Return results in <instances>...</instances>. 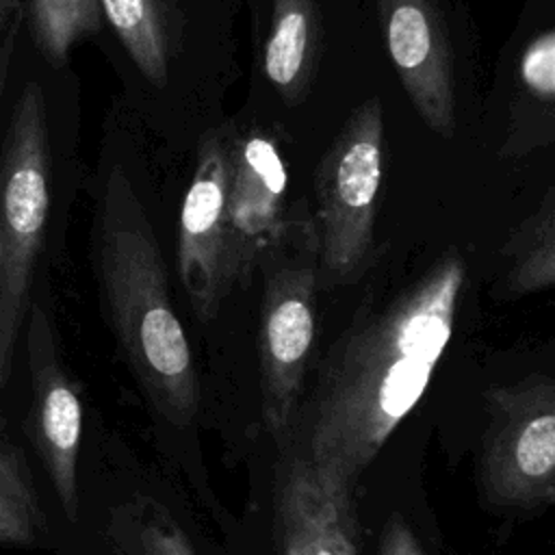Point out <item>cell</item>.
<instances>
[{
	"label": "cell",
	"instance_id": "ac0fdd59",
	"mask_svg": "<svg viewBox=\"0 0 555 555\" xmlns=\"http://www.w3.org/2000/svg\"><path fill=\"white\" fill-rule=\"evenodd\" d=\"M132 555H197L165 509L154 507L134 535Z\"/></svg>",
	"mask_w": 555,
	"mask_h": 555
},
{
	"label": "cell",
	"instance_id": "e0dca14e",
	"mask_svg": "<svg viewBox=\"0 0 555 555\" xmlns=\"http://www.w3.org/2000/svg\"><path fill=\"white\" fill-rule=\"evenodd\" d=\"M520 80L525 89L544 100L548 106L555 98V35L553 30L540 33L522 52Z\"/></svg>",
	"mask_w": 555,
	"mask_h": 555
},
{
	"label": "cell",
	"instance_id": "d6986e66",
	"mask_svg": "<svg viewBox=\"0 0 555 555\" xmlns=\"http://www.w3.org/2000/svg\"><path fill=\"white\" fill-rule=\"evenodd\" d=\"M377 555H425V551L405 520L401 516H392L379 540Z\"/></svg>",
	"mask_w": 555,
	"mask_h": 555
},
{
	"label": "cell",
	"instance_id": "9c48e42d",
	"mask_svg": "<svg viewBox=\"0 0 555 555\" xmlns=\"http://www.w3.org/2000/svg\"><path fill=\"white\" fill-rule=\"evenodd\" d=\"M386 50L421 119L451 139L457 128L453 54L434 0H377Z\"/></svg>",
	"mask_w": 555,
	"mask_h": 555
},
{
	"label": "cell",
	"instance_id": "9a60e30c",
	"mask_svg": "<svg viewBox=\"0 0 555 555\" xmlns=\"http://www.w3.org/2000/svg\"><path fill=\"white\" fill-rule=\"evenodd\" d=\"M28 20L41 54L61 65L72 48L100 30V0H28Z\"/></svg>",
	"mask_w": 555,
	"mask_h": 555
},
{
	"label": "cell",
	"instance_id": "6da1fadb",
	"mask_svg": "<svg viewBox=\"0 0 555 555\" xmlns=\"http://www.w3.org/2000/svg\"><path fill=\"white\" fill-rule=\"evenodd\" d=\"M464 282V258L449 249L382 310L358 317L327 353L301 460L340 507L351 509L360 475L421 401L451 340Z\"/></svg>",
	"mask_w": 555,
	"mask_h": 555
},
{
	"label": "cell",
	"instance_id": "3957f363",
	"mask_svg": "<svg viewBox=\"0 0 555 555\" xmlns=\"http://www.w3.org/2000/svg\"><path fill=\"white\" fill-rule=\"evenodd\" d=\"M50 215V134L43 91L26 82L0 143V386L33 301Z\"/></svg>",
	"mask_w": 555,
	"mask_h": 555
},
{
	"label": "cell",
	"instance_id": "ba28073f",
	"mask_svg": "<svg viewBox=\"0 0 555 555\" xmlns=\"http://www.w3.org/2000/svg\"><path fill=\"white\" fill-rule=\"evenodd\" d=\"M26 353L33 384L35 444L48 468L56 499L69 520L78 516V453L82 403L63 369L54 327L41 301L26 312Z\"/></svg>",
	"mask_w": 555,
	"mask_h": 555
},
{
	"label": "cell",
	"instance_id": "5b68a950",
	"mask_svg": "<svg viewBox=\"0 0 555 555\" xmlns=\"http://www.w3.org/2000/svg\"><path fill=\"white\" fill-rule=\"evenodd\" d=\"M490 423L481 447V486L490 503L538 507L555 501V382L527 375L486 395Z\"/></svg>",
	"mask_w": 555,
	"mask_h": 555
},
{
	"label": "cell",
	"instance_id": "30bf717a",
	"mask_svg": "<svg viewBox=\"0 0 555 555\" xmlns=\"http://www.w3.org/2000/svg\"><path fill=\"white\" fill-rule=\"evenodd\" d=\"M286 169L275 143L247 132L230 143L225 215L234 282L247 280L258 254L280 234Z\"/></svg>",
	"mask_w": 555,
	"mask_h": 555
},
{
	"label": "cell",
	"instance_id": "ffe728a7",
	"mask_svg": "<svg viewBox=\"0 0 555 555\" xmlns=\"http://www.w3.org/2000/svg\"><path fill=\"white\" fill-rule=\"evenodd\" d=\"M24 17V0H0V56L9 54Z\"/></svg>",
	"mask_w": 555,
	"mask_h": 555
},
{
	"label": "cell",
	"instance_id": "8fae6325",
	"mask_svg": "<svg viewBox=\"0 0 555 555\" xmlns=\"http://www.w3.org/2000/svg\"><path fill=\"white\" fill-rule=\"evenodd\" d=\"M275 527L282 555H356L351 509L334 503L295 457L275 486Z\"/></svg>",
	"mask_w": 555,
	"mask_h": 555
},
{
	"label": "cell",
	"instance_id": "52a82bcc",
	"mask_svg": "<svg viewBox=\"0 0 555 555\" xmlns=\"http://www.w3.org/2000/svg\"><path fill=\"white\" fill-rule=\"evenodd\" d=\"M232 137L206 132L193 180L184 193L178 228V275L202 321H212L234 286L225 215Z\"/></svg>",
	"mask_w": 555,
	"mask_h": 555
},
{
	"label": "cell",
	"instance_id": "7c38bea8",
	"mask_svg": "<svg viewBox=\"0 0 555 555\" xmlns=\"http://www.w3.org/2000/svg\"><path fill=\"white\" fill-rule=\"evenodd\" d=\"M100 9L137 69L165 87L180 46L178 0H100Z\"/></svg>",
	"mask_w": 555,
	"mask_h": 555
},
{
	"label": "cell",
	"instance_id": "44dd1931",
	"mask_svg": "<svg viewBox=\"0 0 555 555\" xmlns=\"http://www.w3.org/2000/svg\"><path fill=\"white\" fill-rule=\"evenodd\" d=\"M9 63H11V52L0 56V119H2V102H4V89H7ZM0 262H2V243H0Z\"/></svg>",
	"mask_w": 555,
	"mask_h": 555
},
{
	"label": "cell",
	"instance_id": "4fadbf2b",
	"mask_svg": "<svg viewBox=\"0 0 555 555\" xmlns=\"http://www.w3.org/2000/svg\"><path fill=\"white\" fill-rule=\"evenodd\" d=\"M319 20L314 0H273L262 65L286 102H299L314 76Z\"/></svg>",
	"mask_w": 555,
	"mask_h": 555
},
{
	"label": "cell",
	"instance_id": "5bb4252c",
	"mask_svg": "<svg viewBox=\"0 0 555 555\" xmlns=\"http://www.w3.org/2000/svg\"><path fill=\"white\" fill-rule=\"evenodd\" d=\"M509 260L505 288L512 295L546 291L555 284V189L548 186L538 210L525 219L503 247Z\"/></svg>",
	"mask_w": 555,
	"mask_h": 555
},
{
	"label": "cell",
	"instance_id": "2e32d148",
	"mask_svg": "<svg viewBox=\"0 0 555 555\" xmlns=\"http://www.w3.org/2000/svg\"><path fill=\"white\" fill-rule=\"evenodd\" d=\"M43 527L33 479L17 449L0 442V542L33 544Z\"/></svg>",
	"mask_w": 555,
	"mask_h": 555
},
{
	"label": "cell",
	"instance_id": "8992f818",
	"mask_svg": "<svg viewBox=\"0 0 555 555\" xmlns=\"http://www.w3.org/2000/svg\"><path fill=\"white\" fill-rule=\"evenodd\" d=\"M319 271L308 262H284L269 271L262 295L258 358L262 418L282 436L297 410L317 330Z\"/></svg>",
	"mask_w": 555,
	"mask_h": 555
},
{
	"label": "cell",
	"instance_id": "277c9868",
	"mask_svg": "<svg viewBox=\"0 0 555 555\" xmlns=\"http://www.w3.org/2000/svg\"><path fill=\"white\" fill-rule=\"evenodd\" d=\"M384 178V106L369 98L347 117L319 160V280L325 286L358 280L371 258Z\"/></svg>",
	"mask_w": 555,
	"mask_h": 555
},
{
	"label": "cell",
	"instance_id": "7a4b0ae2",
	"mask_svg": "<svg viewBox=\"0 0 555 555\" xmlns=\"http://www.w3.org/2000/svg\"><path fill=\"white\" fill-rule=\"evenodd\" d=\"M93 264L106 321L134 377L167 421L189 425L199 403L193 353L171 304L160 245L124 167L102 182Z\"/></svg>",
	"mask_w": 555,
	"mask_h": 555
}]
</instances>
